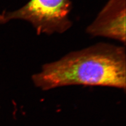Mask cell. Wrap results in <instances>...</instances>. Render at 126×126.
Instances as JSON below:
<instances>
[{"mask_svg": "<svg viewBox=\"0 0 126 126\" xmlns=\"http://www.w3.org/2000/svg\"><path fill=\"white\" fill-rule=\"evenodd\" d=\"M32 80L35 87L44 91L74 85L125 90V47L100 42L70 52L43 65L32 76Z\"/></svg>", "mask_w": 126, "mask_h": 126, "instance_id": "obj_1", "label": "cell"}, {"mask_svg": "<svg viewBox=\"0 0 126 126\" xmlns=\"http://www.w3.org/2000/svg\"><path fill=\"white\" fill-rule=\"evenodd\" d=\"M72 9L70 0H30L17 10L3 12L0 23L19 19L29 22L38 35L63 34L73 26L69 18Z\"/></svg>", "mask_w": 126, "mask_h": 126, "instance_id": "obj_2", "label": "cell"}, {"mask_svg": "<svg viewBox=\"0 0 126 126\" xmlns=\"http://www.w3.org/2000/svg\"><path fill=\"white\" fill-rule=\"evenodd\" d=\"M126 0H108L95 19L87 27L92 37H102L126 44Z\"/></svg>", "mask_w": 126, "mask_h": 126, "instance_id": "obj_3", "label": "cell"}]
</instances>
